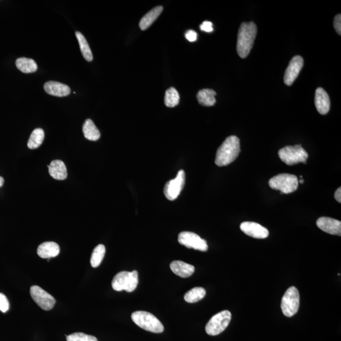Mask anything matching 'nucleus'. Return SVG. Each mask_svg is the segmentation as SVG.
Wrapping results in <instances>:
<instances>
[{
    "label": "nucleus",
    "mask_w": 341,
    "mask_h": 341,
    "mask_svg": "<svg viewBox=\"0 0 341 341\" xmlns=\"http://www.w3.org/2000/svg\"><path fill=\"white\" fill-rule=\"evenodd\" d=\"M240 141L237 136H230L225 138L218 148L215 163L218 166L229 165L238 158L240 153Z\"/></svg>",
    "instance_id": "1"
},
{
    "label": "nucleus",
    "mask_w": 341,
    "mask_h": 341,
    "mask_svg": "<svg viewBox=\"0 0 341 341\" xmlns=\"http://www.w3.org/2000/svg\"><path fill=\"white\" fill-rule=\"evenodd\" d=\"M257 28L255 23L243 22L238 33L237 50L238 55L245 58L249 55L254 44Z\"/></svg>",
    "instance_id": "2"
},
{
    "label": "nucleus",
    "mask_w": 341,
    "mask_h": 341,
    "mask_svg": "<svg viewBox=\"0 0 341 341\" xmlns=\"http://www.w3.org/2000/svg\"><path fill=\"white\" fill-rule=\"evenodd\" d=\"M133 322L142 329L154 333H162L164 326L160 320L150 313L137 311L132 314Z\"/></svg>",
    "instance_id": "3"
},
{
    "label": "nucleus",
    "mask_w": 341,
    "mask_h": 341,
    "mask_svg": "<svg viewBox=\"0 0 341 341\" xmlns=\"http://www.w3.org/2000/svg\"><path fill=\"white\" fill-rule=\"evenodd\" d=\"M138 283V274L137 271L120 272L114 277L112 287L117 291H126L131 293L137 288Z\"/></svg>",
    "instance_id": "4"
},
{
    "label": "nucleus",
    "mask_w": 341,
    "mask_h": 341,
    "mask_svg": "<svg viewBox=\"0 0 341 341\" xmlns=\"http://www.w3.org/2000/svg\"><path fill=\"white\" fill-rule=\"evenodd\" d=\"M271 188L279 191L282 194H289L295 192L298 187V179L294 174H279L269 181Z\"/></svg>",
    "instance_id": "5"
},
{
    "label": "nucleus",
    "mask_w": 341,
    "mask_h": 341,
    "mask_svg": "<svg viewBox=\"0 0 341 341\" xmlns=\"http://www.w3.org/2000/svg\"><path fill=\"white\" fill-rule=\"evenodd\" d=\"M278 155L281 160L288 166L299 163H307L309 155L301 145L286 146L279 150Z\"/></svg>",
    "instance_id": "6"
},
{
    "label": "nucleus",
    "mask_w": 341,
    "mask_h": 341,
    "mask_svg": "<svg viewBox=\"0 0 341 341\" xmlns=\"http://www.w3.org/2000/svg\"><path fill=\"white\" fill-rule=\"evenodd\" d=\"M232 320V314L228 310L218 313L210 319L206 326V331L210 335H217L226 329Z\"/></svg>",
    "instance_id": "7"
},
{
    "label": "nucleus",
    "mask_w": 341,
    "mask_h": 341,
    "mask_svg": "<svg viewBox=\"0 0 341 341\" xmlns=\"http://www.w3.org/2000/svg\"><path fill=\"white\" fill-rule=\"evenodd\" d=\"M281 310L287 317H291L298 312L299 307V294L298 289L291 286L287 289L281 301Z\"/></svg>",
    "instance_id": "8"
},
{
    "label": "nucleus",
    "mask_w": 341,
    "mask_h": 341,
    "mask_svg": "<svg viewBox=\"0 0 341 341\" xmlns=\"http://www.w3.org/2000/svg\"><path fill=\"white\" fill-rule=\"evenodd\" d=\"M178 242L188 248L206 252L208 250V245L206 240L202 239L196 233L183 232L178 235Z\"/></svg>",
    "instance_id": "9"
},
{
    "label": "nucleus",
    "mask_w": 341,
    "mask_h": 341,
    "mask_svg": "<svg viewBox=\"0 0 341 341\" xmlns=\"http://www.w3.org/2000/svg\"><path fill=\"white\" fill-rule=\"evenodd\" d=\"M185 184V173L179 170L175 178L171 179L165 184L164 194L169 201L178 198Z\"/></svg>",
    "instance_id": "10"
},
{
    "label": "nucleus",
    "mask_w": 341,
    "mask_h": 341,
    "mask_svg": "<svg viewBox=\"0 0 341 341\" xmlns=\"http://www.w3.org/2000/svg\"><path fill=\"white\" fill-rule=\"evenodd\" d=\"M32 298L38 306L44 310L48 311L53 309L56 304V299L48 292L38 286H33L30 289Z\"/></svg>",
    "instance_id": "11"
},
{
    "label": "nucleus",
    "mask_w": 341,
    "mask_h": 341,
    "mask_svg": "<svg viewBox=\"0 0 341 341\" xmlns=\"http://www.w3.org/2000/svg\"><path fill=\"white\" fill-rule=\"evenodd\" d=\"M304 64V58L301 56H296L291 59L284 74V81L287 86H291L293 84L298 78Z\"/></svg>",
    "instance_id": "12"
},
{
    "label": "nucleus",
    "mask_w": 341,
    "mask_h": 341,
    "mask_svg": "<svg viewBox=\"0 0 341 341\" xmlns=\"http://www.w3.org/2000/svg\"><path fill=\"white\" fill-rule=\"evenodd\" d=\"M240 229L246 235L250 237L264 239L269 237V232L268 229L258 223L253 222H244L240 225Z\"/></svg>",
    "instance_id": "13"
},
{
    "label": "nucleus",
    "mask_w": 341,
    "mask_h": 341,
    "mask_svg": "<svg viewBox=\"0 0 341 341\" xmlns=\"http://www.w3.org/2000/svg\"><path fill=\"white\" fill-rule=\"evenodd\" d=\"M319 229L330 235H341V222L332 218L322 217L317 221Z\"/></svg>",
    "instance_id": "14"
},
{
    "label": "nucleus",
    "mask_w": 341,
    "mask_h": 341,
    "mask_svg": "<svg viewBox=\"0 0 341 341\" xmlns=\"http://www.w3.org/2000/svg\"><path fill=\"white\" fill-rule=\"evenodd\" d=\"M315 104L320 114L326 115L329 111L330 107L329 96L326 91L321 87H319L315 91Z\"/></svg>",
    "instance_id": "15"
},
{
    "label": "nucleus",
    "mask_w": 341,
    "mask_h": 341,
    "mask_svg": "<svg viewBox=\"0 0 341 341\" xmlns=\"http://www.w3.org/2000/svg\"><path fill=\"white\" fill-rule=\"evenodd\" d=\"M46 93L56 97H65L70 94V87L55 81L48 82L44 86Z\"/></svg>",
    "instance_id": "16"
},
{
    "label": "nucleus",
    "mask_w": 341,
    "mask_h": 341,
    "mask_svg": "<svg viewBox=\"0 0 341 341\" xmlns=\"http://www.w3.org/2000/svg\"><path fill=\"white\" fill-rule=\"evenodd\" d=\"M60 248L57 243L53 242H45L41 244L37 248V255L42 258L56 257L59 255Z\"/></svg>",
    "instance_id": "17"
},
{
    "label": "nucleus",
    "mask_w": 341,
    "mask_h": 341,
    "mask_svg": "<svg viewBox=\"0 0 341 341\" xmlns=\"http://www.w3.org/2000/svg\"><path fill=\"white\" fill-rule=\"evenodd\" d=\"M170 268L174 274L183 278H188L195 272L194 266L179 260L172 261Z\"/></svg>",
    "instance_id": "18"
},
{
    "label": "nucleus",
    "mask_w": 341,
    "mask_h": 341,
    "mask_svg": "<svg viewBox=\"0 0 341 341\" xmlns=\"http://www.w3.org/2000/svg\"><path fill=\"white\" fill-rule=\"evenodd\" d=\"M49 173L52 178L57 180H64L67 178V170L65 163L61 160H54L48 166Z\"/></svg>",
    "instance_id": "19"
},
{
    "label": "nucleus",
    "mask_w": 341,
    "mask_h": 341,
    "mask_svg": "<svg viewBox=\"0 0 341 341\" xmlns=\"http://www.w3.org/2000/svg\"><path fill=\"white\" fill-rule=\"evenodd\" d=\"M163 10V7L161 6L154 8L153 10L148 12L147 14L142 18L139 23V27L141 30L147 29L154 22L157 20Z\"/></svg>",
    "instance_id": "20"
},
{
    "label": "nucleus",
    "mask_w": 341,
    "mask_h": 341,
    "mask_svg": "<svg viewBox=\"0 0 341 341\" xmlns=\"http://www.w3.org/2000/svg\"><path fill=\"white\" fill-rule=\"evenodd\" d=\"M216 92L209 89H202L197 93V97L200 104L204 106H212L216 102Z\"/></svg>",
    "instance_id": "21"
},
{
    "label": "nucleus",
    "mask_w": 341,
    "mask_h": 341,
    "mask_svg": "<svg viewBox=\"0 0 341 341\" xmlns=\"http://www.w3.org/2000/svg\"><path fill=\"white\" fill-rule=\"evenodd\" d=\"M83 130L84 137L87 140L97 141L101 137V133H100L98 128H97L94 123L91 119H87L84 122Z\"/></svg>",
    "instance_id": "22"
},
{
    "label": "nucleus",
    "mask_w": 341,
    "mask_h": 341,
    "mask_svg": "<svg viewBox=\"0 0 341 341\" xmlns=\"http://www.w3.org/2000/svg\"><path fill=\"white\" fill-rule=\"evenodd\" d=\"M15 64H16L17 68L24 73H34L37 70V63L32 59L18 58Z\"/></svg>",
    "instance_id": "23"
},
{
    "label": "nucleus",
    "mask_w": 341,
    "mask_h": 341,
    "mask_svg": "<svg viewBox=\"0 0 341 341\" xmlns=\"http://www.w3.org/2000/svg\"><path fill=\"white\" fill-rule=\"evenodd\" d=\"M45 139V132L42 128H36L30 135L27 142V147L30 149H35L40 147Z\"/></svg>",
    "instance_id": "24"
},
{
    "label": "nucleus",
    "mask_w": 341,
    "mask_h": 341,
    "mask_svg": "<svg viewBox=\"0 0 341 341\" xmlns=\"http://www.w3.org/2000/svg\"><path fill=\"white\" fill-rule=\"evenodd\" d=\"M206 291L201 287H196L186 292L184 296V299L190 304H194L201 301L206 296Z\"/></svg>",
    "instance_id": "25"
},
{
    "label": "nucleus",
    "mask_w": 341,
    "mask_h": 341,
    "mask_svg": "<svg viewBox=\"0 0 341 341\" xmlns=\"http://www.w3.org/2000/svg\"><path fill=\"white\" fill-rule=\"evenodd\" d=\"M75 35L77 39H78L79 46H80L81 51L84 58L86 59L87 61H92L93 60V56H92V51L89 43H87L85 37L80 32H76Z\"/></svg>",
    "instance_id": "26"
},
{
    "label": "nucleus",
    "mask_w": 341,
    "mask_h": 341,
    "mask_svg": "<svg viewBox=\"0 0 341 341\" xmlns=\"http://www.w3.org/2000/svg\"><path fill=\"white\" fill-rule=\"evenodd\" d=\"M106 253V248L103 245H97L92 252L91 258V264L92 268H96L101 265Z\"/></svg>",
    "instance_id": "27"
},
{
    "label": "nucleus",
    "mask_w": 341,
    "mask_h": 341,
    "mask_svg": "<svg viewBox=\"0 0 341 341\" xmlns=\"http://www.w3.org/2000/svg\"><path fill=\"white\" fill-rule=\"evenodd\" d=\"M179 95L174 87H171L165 92V103L166 106L174 107L179 104Z\"/></svg>",
    "instance_id": "28"
},
{
    "label": "nucleus",
    "mask_w": 341,
    "mask_h": 341,
    "mask_svg": "<svg viewBox=\"0 0 341 341\" xmlns=\"http://www.w3.org/2000/svg\"><path fill=\"white\" fill-rule=\"evenodd\" d=\"M67 341H98L93 335H87L82 332L73 333L66 336Z\"/></svg>",
    "instance_id": "29"
},
{
    "label": "nucleus",
    "mask_w": 341,
    "mask_h": 341,
    "mask_svg": "<svg viewBox=\"0 0 341 341\" xmlns=\"http://www.w3.org/2000/svg\"><path fill=\"white\" fill-rule=\"evenodd\" d=\"M10 304L7 296L4 294L0 293V311L6 313L9 311Z\"/></svg>",
    "instance_id": "30"
},
{
    "label": "nucleus",
    "mask_w": 341,
    "mask_h": 341,
    "mask_svg": "<svg viewBox=\"0 0 341 341\" xmlns=\"http://www.w3.org/2000/svg\"><path fill=\"white\" fill-rule=\"evenodd\" d=\"M334 27L335 31L337 32L339 35L341 34V15L340 14L337 15L335 17L334 20Z\"/></svg>",
    "instance_id": "31"
},
{
    "label": "nucleus",
    "mask_w": 341,
    "mask_h": 341,
    "mask_svg": "<svg viewBox=\"0 0 341 341\" xmlns=\"http://www.w3.org/2000/svg\"><path fill=\"white\" fill-rule=\"evenodd\" d=\"M201 30L202 31L206 32H212L213 31V27H212V23L209 21H205L200 26Z\"/></svg>",
    "instance_id": "32"
},
{
    "label": "nucleus",
    "mask_w": 341,
    "mask_h": 341,
    "mask_svg": "<svg viewBox=\"0 0 341 341\" xmlns=\"http://www.w3.org/2000/svg\"><path fill=\"white\" fill-rule=\"evenodd\" d=\"M185 37L190 42H195L197 39V33L193 30H189L186 32Z\"/></svg>",
    "instance_id": "33"
},
{
    "label": "nucleus",
    "mask_w": 341,
    "mask_h": 341,
    "mask_svg": "<svg viewBox=\"0 0 341 341\" xmlns=\"http://www.w3.org/2000/svg\"><path fill=\"white\" fill-rule=\"evenodd\" d=\"M334 197L335 200L339 202V203H340L341 202V188L340 187H339V188H338L336 191V192H335L334 194Z\"/></svg>",
    "instance_id": "34"
},
{
    "label": "nucleus",
    "mask_w": 341,
    "mask_h": 341,
    "mask_svg": "<svg viewBox=\"0 0 341 341\" xmlns=\"http://www.w3.org/2000/svg\"><path fill=\"white\" fill-rule=\"evenodd\" d=\"M4 182H5L4 178H3V177L0 176V188H1V187L3 186V185H4Z\"/></svg>",
    "instance_id": "35"
},
{
    "label": "nucleus",
    "mask_w": 341,
    "mask_h": 341,
    "mask_svg": "<svg viewBox=\"0 0 341 341\" xmlns=\"http://www.w3.org/2000/svg\"><path fill=\"white\" fill-rule=\"evenodd\" d=\"M298 183H301V184L304 183V179H299V180H298Z\"/></svg>",
    "instance_id": "36"
}]
</instances>
